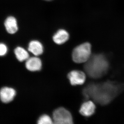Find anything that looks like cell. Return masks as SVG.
<instances>
[{
    "label": "cell",
    "instance_id": "obj_1",
    "mask_svg": "<svg viewBox=\"0 0 124 124\" xmlns=\"http://www.w3.org/2000/svg\"><path fill=\"white\" fill-rule=\"evenodd\" d=\"M124 91V83L111 81L102 82H91L82 90L85 100L91 99L101 106L108 105Z\"/></svg>",
    "mask_w": 124,
    "mask_h": 124
},
{
    "label": "cell",
    "instance_id": "obj_2",
    "mask_svg": "<svg viewBox=\"0 0 124 124\" xmlns=\"http://www.w3.org/2000/svg\"><path fill=\"white\" fill-rule=\"evenodd\" d=\"M109 62L102 54L91 55L84 66L85 73L93 79H98L106 74L109 68Z\"/></svg>",
    "mask_w": 124,
    "mask_h": 124
},
{
    "label": "cell",
    "instance_id": "obj_3",
    "mask_svg": "<svg viewBox=\"0 0 124 124\" xmlns=\"http://www.w3.org/2000/svg\"><path fill=\"white\" fill-rule=\"evenodd\" d=\"M91 45L85 42L76 46L72 51V58L76 63H85L91 55Z\"/></svg>",
    "mask_w": 124,
    "mask_h": 124
},
{
    "label": "cell",
    "instance_id": "obj_4",
    "mask_svg": "<svg viewBox=\"0 0 124 124\" xmlns=\"http://www.w3.org/2000/svg\"><path fill=\"white\" fill-rule=\"evenodd\" d=\"M53 121L54 123L55 124H73V118L70 112L63 107L59 108L54 111Z\"/></svg>",
    "mask_w": 124,
    "mask_h": 124
},
{
    "label": "cell",
    "instance_id": "obj_5",
    "mask_svg": "<svg viewBox=\"0 0 124 124\" xmlns=\"http://www.w3.org/2000/svg\"><path fill=\"white\" fill-rule=\"evenodd\" d=\"M67 77L72 85L83 84L86 80L85 73L82 71L77 70L71 71L68 73Z\"/></svg>",
    "mask_w": 124,
    "mask_h": 124
},
{
    "label": "cell",
    "instance_id": "obj_6",
    "mask_svg": "<svg viewBox=\"0 0 124 124\" xmlns=\"http://www.w3.org/2000/svg\"><path fill=\"white\" fill-rule=\"evenodd\" d=\"M96 107L94 103L90 100H86L82 103L79 110L80 113L84 116L89 117L95 112Z\"/></svg>",
    "mask_w": 124,
    "mask_h": 124
},
{
    "label": "cell",
    "instance_id": "obj_7",
    "mask_svg": "<svg viewBox=\"0 0 124 124\" xmlns=\"http://www.w3.org/2000/svg\"><path fill=\"white\" fill-rule=\"evenodd\" d=\"M16 94L14 89L9 87L2 88L0 90V98L3 102L8 103L13 100Z\"/></svg>",
    "mask_w": 124,
    "mask_h": 124
},
{
    "label": "cell",
    "instance_id": "obj_8",
    "mask_svg": "<svg viewBox=\"0 0 124 124\" xmlns=\"http://www.w3.org/2000/svg\"><path fill=\"white\" fill-rule=\"evenodd\" d=\"M26 67L28 70L31 71H39L42 67L41 60L37 57L29 58L26 62Z\"/></svg>",
    "mask_w": 124,
    "mask_h": 124
},
{
    "label": "cell",
    "instance_id": "obj_9",
    "mask_svg": "<svg viewBox=\"0 0 124 124\" xmlns=\"http://www.w3.org/2000/svg\"><path fill=\"white\" fill-rule=\"evenodd\" d=\"M69 38L68 32L63 29H60L54 35L53 39L55 43L62 45L66 42Z\"/></svg>",
    "mask_w": 124,
    "mask_h": 124
},
{
    "label": "cell",
    "instance_id": "obj_10",
    "mask_svg": "<svg viewBox=\"0 0 124 124\" xmlns=\"http://www.w3.org/2000/svg\"><path fill=\"white\" fill-rule=\"evenodd\" d=\"M5 26L6 31L10 34H14L18 31L17 20L12 16H10L6 19L5 22Z\"/></svg>",
    "mask_w": 124,
    "mask_h": 124
},
{
    "label": "cell",
    "instance_id": "obj_11",
    "mask_svg": "<svg viewBox=\"0 0 124 124\" xmlns=\"http://www.w3.org/2000/svg\"><path fill=\"white\" fill-rule=\"evenodd\" d=\"M28 50L34 55L38 56L42 54L44 51L42 44L37 40H33L30 42L28 45Z\"/></svg>",
    "mask_w": 124,
    "mask_h": 124
},
{
    "label": "cell",
    "instance_id": "obj_12",
    "mask_svg": "<svg viewBox=\"0 0 124 124\" xmlns=\"http://www.w3.org/2000/svg\"><path fill=\"white\" fill-rule=\"evenodd\" d=\"M14 53L16 58L19 62H23L29 58V54L27 51L20 46L17 47L15 49Z\"/></svg>",
    "mask_w": 124,
    "mask_h": 124
},
{
    "label": "cell",
    "instance_id": "obj_13",
    "mask_svg": "<svg viewBox=\"0 0 124 124\" xmlns=\"http://www.w3.org/2000/svg\"><path fill=\"white\" fill-rule=\"evenodd\" d=\"M53 120L49 116L44 115L41 116L37 121L38 124H50L53 123Z\"/></svg>",
    "mask_w": 124,
    "mask_h": 124
},
{
    "label": "cell",
    "instance_id": "obj_14",
    "mask_svg": "<svg viewBox=\"0 0 124 124\" xmlns=\"http://www.w3.org/2000/svg\"><path fill=\"white\" fill-rule=\"evenodd\" d=\"M7 51V46L4 44H0V56H3L6 54Z\"/></svg>",
    "mask_w": 124,
    "mask_h": 124
},
{
    "label": "cell",
    "instance_id": "obj_15",
    "mask_svg": "<svg viewBox=\"0 0 124 124\" xmlns=\"http://www.w3.org/2000/svg\"><path fill=\"white\" fill-rule=\"evenodd\" d=\"M46 0V1H51V0Z\"/></svg>",
    "mask_w": 124,
    "mask_h": 124
}]
</instances>
